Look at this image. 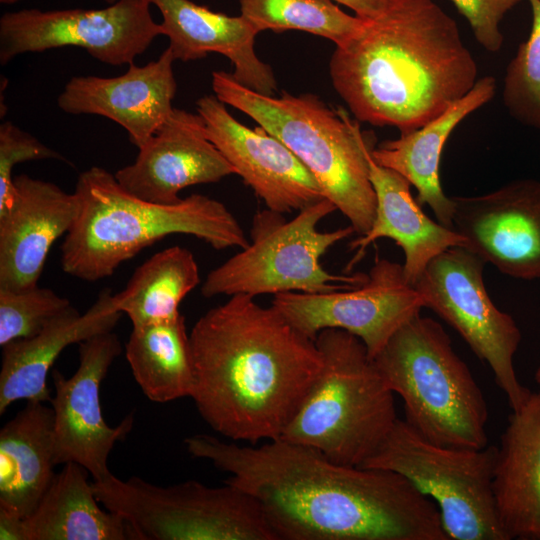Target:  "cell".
Wrapping results in <instances>:
<instances>
[{"instance_id": "cell-1", "label": "cell", "mask_w": 540, "mask_h": 540, "mask_svg": "<svg viewBox=\"0 0 540 540\" xmlns=\"http://www.w3.org/2000/svg\"><path fill=\"white\" fill-rule=\"evenodd\" d=\"M184 444L256 499L275 540H448L435 503L395 472L282 438L240 446L196 434Z\"/></svg>"}, {"instance_id": "cell-2", "label": "cell", "mask_w": 540, "mask_h": 540, "mask_svg": "<svg viewBox=\"0 0 540 540\" xmlns=\"http://www.w3.org/2000/svg\"><path fill=\"white\" fill-rule=\"evenodd\" d=\"M189 336L199 414L225 438L251 445L282 436L323 364L314 339L250 295L208 310Z\"/></svg>"}, {"instance_id": "cell-3", "label": "cell", "mask_w": 540, "mask_h": 540, "mask_svg": "<svg viewBox=\"0 0 540 540\" xmlns=\"http://www.w3.org/2000/svg\"><path fill=\"white\" fill-rule=\"evenodd\" d=\"M329 71L357 121L400 133L440 115L478 80L457 22L434 0H388L336 46Z\"/></svg>"}, {"instance_id": "cell-4", "label": "cell", "mask_w": 540, "mask_h": 540, "mask_svg": "<svg viewBox=\"0 0 540 540\" xmlns=\"http://www.w3.org/2000/svg\"><path fill=\"white\" fill-rule=\"evenodd\" d=\"M74 193L78 216L61 246L62 270L84 281L111 276L127 260L171 234L191 235L223 250L249 244L233 213L220 201L192 194L175 204L138 198L98 166L81 172Z\"/></svg>"}, {"instance_id": "cell-5", "label": "cell", "mask_w": 540, "mask_h": 540, "mask_svg": "<svg viewBox=\"0 0 540 540\" xmlns=\"http://www.w3.org/2000/svg\"><path fill=\"white\" fill-rule=\"evenodd\" d=\"M212 89L219 100L247 114L298 157L355 233L370 229L376 194L368 159L374 145L358 122L315 94H261L225 71L212 73Z\"/></svg>"}, {"instance_id": "cell-6", "label": "cell", "mask_w": 540, "mask_h": 540, "mask_svg": "<svg viewBox=\"0 0 540 540\" xmlns=\"http://www.w3.org/2000/svg\"><path fill=\"white\" fill-rule=\"evenodd\" d=\"M315 342L322 368L280 438L312 447L335 463L361 467L398 419L394 393L357 336L330 328Z\"/></svg>"}, {"instance_id": "cell-7", "label": "cell", "mask_w": 540, "mask_h": 540, "mask_svg": "<svg viewBox=\"0 0 540 540\" xmlns=\"http://www.w3.org/2000/svg\"><path fill=\"white\" fill-rule=\"evenodd\" d=\"M404 403L405 421L442 446L488 445V406L466 363L435 320L420 313L404 323L373 358Z\"/></svg>"}, {"instance_id": "cell-8", "label": "cell", "mask_w": 540, "mask_h": 540, "mask_svg": "<svg viewBox=\"0 0 540 540\" xmlns=\"http://www.w3.org/2000/svg\"><path fill=\"white\" fill-rule=\"evenodd\" d=\"M336 210L323 198L292 219L267 208L258 211L252 219L249 244L207 274L202 295L327 293L362 285L367 274H335L321 264L331 247L355 233L351 225L319 231L318 224Z\"/></svg>"}, {"instance_id": "cell-9", "label": "cell", "mask_w": 540, "mask_h": 540, "mask_svg": "<svg viewBox=\"0 0 540 540\" xmlns=\"http://www.w3.org/2000/svg\"><path fill=\"white\" fill-rule=\"evenodd\" d=\"M92 487L105 509L125 519L132 540H275L256 499L226 482L164 487L111 474Z\"/></svg>"}, {"instance_id": "cell-10", "label": "cell", "mask_w": 540, "mask_h": 540, "mask_svg": "<svg viewBox=\"0 0 540 540\" xmlns=\"http://www.w3.org/2000/svg\"><path fill=\"white\" fill-rule=\"evenodd\" d=\"M498 447L442 446L398 418L361 466L400 474L438 508L448 540H508L497 515L493 476Z\"/></svg>"}, {"instance_id": "cell-11", "label": "cell", "mask_w": 540, "mask_h": 540, "mask_svg": "<svg viewBox=\"0 0 540 540\" xmlns=\"http://www.w3.org/2000/svg\"><path fill=\"white\" fill-rule=\"evenodd\" d=\"M486 262L465 247H451L432 259L413 287L430 308L490 367L511 410L531 391L518 380L514 355L521 331L511 315L498 309L483 280Z\"/></svg>"}, {"instance_id": "cell-12", "label": "cell", "mask_w": 540, "mask_h": 540, "mask_svg": "<svg viewBox=\"0 0 540 540\" xmlns=\"http://www.w3.org/2000/svg\"><path fill=\"white\" fill-rule=\"evenodd\" d=\"M160 35L144 0H118L101 9H21L0 18V63L17 55L74 46L110 65L134 63Z\"/></svg>"}, {"instance_id": "cell-13", "label": "cell", "mask_w": 540, "mask_h": 540, "mask_svg": "<svg viewBox=\"0 0 540 540\" xmlns=\"http://www.w3.org/2000/svg\"><path fill=\"white\" fill-rule=\"evenodd\" d=\"M271 305L295 328L315 340L324 329H341L357 336L374 358L392 335L424 308L403 265L378 258L367 280L352 289L327 293L284 292Z\"/></svg>"}, {"instance_id": "cell-14", "label": "cell", "mask_w": 540, "mask_h": 540, "mask_svg": "<svg viewBox=\"0 0 540 540\" xmlns=\"http://www.w3.org/2000/svg\"><path fill=\"white\" fill-rule=\"evenodd\" d=\"M78 350L79 366L71 377L57 369L52 372L54 462L78 463L94 481H103L112 474L108 468L112 449L126 438L134 423L133 414H129L118 426L110 427L100 403L101 383L122 347L111 331L80 342Z\"/></svg>"}, {"instance_id": "cell-15", "label": "cell", "mask_w": 540, "mask_h": 540, "mask_svg": "<svg viewBox=\"0 0 540 540\" xmlns=\"http://www.w3.org/2000/svg\"><path fill=\"white\" fill-rule=\"evenodd\" d=\"M453 229L464 247L501 273L540 278V181L516 179L477 196H455Z\"/></svg>"}, {"instance_id": "cell-16", "label": "cell", "mask_w": 540, "mask_h": 540, "mask_svg": "<svg viewBox=\"0 0 540 540\" xmlns=\"http://www.w3.org/2000/svg\"><path fill=\"white\" fill-rule=\"evenodd\" d=\"M196 107L208 139L267 209L285 214L325 198L312 173L277 137L240 123L214 94L199 98Z\"/></svg>"}, {"instance_id": "cell-17", "label": "cell", "mask_w": 540, "mask_h": 540, "mask_svg": "<svg viewBox=\"0 0 540 540\" xmlns=\"http://www.w3.org/2000/svg\"><path fill=\"white\" fill-rule=\"evenodd\" d=\"M236 174L208 139L202 117L174 108L156 133L139 148L135 161L114 174L132 195L158 204H175L186 187L215 183Z\"/></svg>"}, {"instance_id": "cell-18", "label": "cell", "mask_w": 540, "mask_h": 540, "mask_svg": "<svg viewBox=\"0 0 540 540\" xmlns=\"http://www.w3.org/2000/svg\"><path fill=\"white\" fill-rule=\"evenodd\" d=\"M175 61L167 47L157 60L144 66L131 63L116 77L74 76L58 96V107L68 114L98 115L116 122L139 149L174 109Z\"/></svg>"}, {"instance_id": "cell-19", "label": "cell", "mask_w": 540, "mask_h": 540, "mask_svg": "<svg viewBox=\"0 0 540 540\" xmlns=\"http://www.w3.org/2000/svg\"><path fill=\"white\" fill-rule=\"evenodd\" d=\"M14 195L0 212V288L38 286L54 242L73 226L77 195L26 174L14 177Z\"/></svg>"}, {"instance_id": "cell-20", "label": "cell", "mask_w": 540, "mask_h": 540, "mask_svg": "<svg viewBox=\"0 0 540 540\" xmlns=\"http://www.w3.org/2000/svg\"><path fill=\"white\" fill-rule=\"evenodd\" d=\"M144 1L160 11V24L175 60L188 62L219 53L232 62V75L242 85L265 95L277 91L271 67L255 53V38L260 31L241 14L229 16L191 0Z\"/></svg>"}, {"instance_id": "cell-21", "label": "cell", "mask_w": 540, "mask_h": 540, "mask_svg": "<svg viewBox=\"0 0 540 540\" xmlns=\"http://www.w3.org/2000/svg\"><path fill=\"white\" fill-rule=\"evenodd\" d=\"M121 316L111 290L104 289L84 314L70 305L35 336L3 346L0 415L18 400L50 402L47 376L60 353L69 345L111 332Z\"/></svg>"}, {"instance_id": "cell-22", "label": "cell", "mask_w": 540, "mask_h": 540, "mask_svg": "<svg viewBox=\"0 0 540 540\" xmlns=\"http://www.w3.org/2000/svg\"><path fill=\"white\" fill-rule=\"evenodd\" d=\"M369 176L376 194L375 218L370 229L349 244L355 250L346 271L381 238L393 240L404 253L403 270L413 285L429 262L445 250L464 247V238L454 229L430 219L412 196L410 182L398 172L376 163L369 155Z\"/></svg>"}, {"instance_id": "cell-23", "label": "cell", "mask_w": 540, "mask_h": 540, "mask_svg": "<svg viewBox=\"0 0 540 540\" xmlns=\"http://www.w3.org/2000/svg\"><path fill=\"white\" fill-rule=\"evenodd\" d=\"M493 476L500 524L508 538L540 540V387L512 410Z\"/></svg>"}, {"instance_id": "cell-24", "label": "cell", "mask_w": 540, "mask_h": 540, "mask_svg": "<svg viewBox=\"0 0 540 540\" xmlns=\"http://www.w3.org/2000/svg\"><path fill=\"white\" fill-rule=\"evenodd\" d=\"M497 83L493 76L479 78L473 88L440 115L422 127L393 140L380 143L371 150L373 160L390 168L417 190L416 201L427 204L438 222L453 229L454 203L442 188L440 160L445 143L453 130L468 115L492 100Z\"/></svg>"}, {"instance_id": "cell-25", "label": "cell", "mask_w": 540, "mask_h": 540, "mask_svg": "<svg viewBox=\"0 0 540 540\" xmlns=\"http://www.w3.org/2000/svg\"><path fill=\"white\" fill-rule=\"evenodd\" d=\"M54 466L53 409L28 400L0 430V509L28 516L49 487Z\"/></svg>"}, {"instance_id": "cell-26", "label": "cell", "mask_w": 540, "mask_h": 540, "mask_svg": "<svg viewBox=\"0 0 540 540\" xmlns=\"http://www.w3.org/2000/svg\"><path fill=\"white\" fill-rule=\"evenodd\" d=\"M89 472L67 462L55 473L35 509L24 518L26 540L132 539L125 519L100 508Z\"/></svg>"}, {"instance_id": "cell-27", "label": "cell", "mask_w": 540, "mask_h": 540, "mask_svg": "<svg viewBox=\"0 0 540 540\" xmlns=\"http://www.w3.org/2000/svg\"><path fill=\"white\" fill-rule=\"evenodd\" d=\"M125 355L134 379L151 401L166 403L191 398L195 374L190 336L182 314L132 327Z\"/></svg>"}, {"instance_id": "cell-28", "label": "cell", "mask_w": 540, "mask_h": 540, "mask_svg": "<svg viewBox=\"0 0 540 540\" xmlns=\"http://www.w3.org/2000/svg\"><path fill=\"white\" fill-rule=\"evenodd\" d=\"M200 283L193 253L181 246L161 250L133 273L125 288L113 294L116 308L132 327L173 319L182 300Z\"/></svg>"}, {"instance_id": "cell-29", "label": "cell", "mask_w": 540, "mask_h": 540, "mask_svg": "<svg viewBox=\"0 0 540 540\" xmlns=\"http://www.w3.org/2000/svg\"><path fill=\"white\" fill-rule=\"evenodd\" d=\"M241 15L260 32L299 30L341 46L363 27L365 19L344 12L333 0H240Z\"/></svg>"}, {"instance_id": "cell-30", "label": "cell", "mask_w": 540, "mask_h": 540, "mask_svg": "<svg viewBox=\"0 0 540 540\" xmlns=\"http://www.w3.org/2000/svg\"><path fill=\"white\" fill-rule=\"evenodd\" d=\"M529 3L531 30L506 68L502 101L517 122L540 129V1Z\"/></svg>"}, {"instance_id": "cell-31", "label": "cell", "mask_w": 540, "mask_h": 540, "mask_svg": "<svg viewBox=\"0 0 540 540\" xmlns=\"http://www.w3.org/2000/svg\"><path fill=\"white\" fill-rule=\"evenodd\" d=\"M69 306L68 299L49 288H0V346L35 336Z\"/></svg>"}, {"instance_id": "cell-32", "label": "cell", "mask_w": 540, "mask_h": 540, "mask_svg": "<svg viewBox=\"0 0 540 540\" xmlns=\"http://www.w3.org/2000/svg\"><path fill=\"white\" fill-rule=\"evenodd\" d=\"M43 159H66L30 133L9 121L0 124V212L14 195L13 168L22 162Z\"/></svg>"}, {"instance_id": "cell-33", "label": "cell", "mask_w": 540, "mask_h": 540, "mask_svg": "<svg viewBox=\"0 0 540 540\" xmlns=\"http://www.w3.org/2000/svg\"><path fill=\"white\" fill-rule=\"evenodd\" d=\"M467 20L476 41L488 52L500 51L504 36L500 23L522 0H451Z\"/></svg>"}, {"instance_id": "cell-34", "label": "cell", "mask_w": 540, "mask_h": 540, "mask_svg": "<svg viewBox=\"0 0 540 540\" xmlns=\"http://www.w3.org/2000/svg\"><path fill=\"white\" fill-rule=\"evenodd\" d=\"M0 540H26L24 518L0 509Z\"/></svg>"}, {"instance_id": "cell-35", "label": "cell", "mask_w": 540, "mask_h": 540, "mask_svg": "<svg viewBox=\"0 0 540 540\" xmlns=\"http://www.w3.org/2000/svg\"><path fill=\"white\" fill-rule=\"evenodd\" d=\"M355 12L362 19L377 16L387 5L388 0H333Z\"/></svg>"}, {"instance_id": "cell-36", "label": "cell", "mask_w": 540, "mask_h": 540, "mask_svg": "<svg viewBox=\"0 0 540 540\" xmlns=\"http://www.w3.org/2000/svg\"><path fill=\"white\" fill-rule=\"evenodd\" d=\"M534 378H535V381L537 382L538 386L540 387V362H539V364L537 366V369L535 371Z\"/></svg>"}, {"instance_id": "cell-37", "label": "cell", "mask_w": 540, "mask_h": 540, "mask_svg": "<svg viewBox=\"0 0 540 540\" xmlns=\"http://www.w3.org/2000/svg\"><path fill=\"white\" fill-rule=\"evenodd\" d=\"M18 1L20 0H0V3L4 5H13L17 3Z\"/></svg>"}, {"instance_id": "cell-38", "label": "cell", "mask_w": 540, "mask_h": 540, "mask_svg": "<svg viewBox=\"0 0 540 540\" xmlns=\"http://www.w3.org/2000/svg\"><path fill=\"white\" fill-rule=\"evenodd\" d=\"M102 1H104L108 5H111V4L115 3V2H117L118 0H102Z\"/></svg>"}, {"instance_id": "cell-39", "label": "cell", "mask_w": 540, "mask_h": 540, "mask_svg": "<svg viewBox=\"0 0 540 540\" xmlns=\"http://www.w3.org/2000/svg\"><path fill=\"white\" fill-rule=\"evenodd\" d=\"M540 1V0H539Z\"/></svg>"}]
</instances>
